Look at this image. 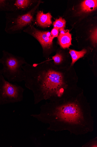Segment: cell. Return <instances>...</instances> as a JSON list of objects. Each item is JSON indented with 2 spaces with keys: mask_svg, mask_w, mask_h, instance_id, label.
<instances>
[{
  "mask_svg": "<svg viewBox=\"0 0 97 147\" xmlns=\"http://www.w3.org/2000/svg\"><path fill=\"white\" fill-rule=\"evenodd\" d=\"M40 109L39 113L31 116L49 125L48 130H66L77 136L85 135L94 130V117L84 92L59 101L47 102Z\"/></svg>",
  "mask_w": 97,
  "mask_h": 147,
  "instance_id": "cell-2",
  "label": "cell"
},
{
  "mask_svg": "<svg viewBox=\"0 0 97 147\" xmlns=\"http://www.w3.org/2000/svg\"><path fill=\"white\" fill-rule=\"evenodd\" d=\"M66 21L61 17L58 19H57L53 22V25L54 28H57L59 30L63 29L65 27L66 24Z\"/></svg>",
  "mask_w": 97,
  "mask_h": 147,
  "instance_id": "cell-13",
  "label": "cell"
},
{
  "mask_svg": "<svg viewBox=\"0 0 97 147\" xmlns=\"http://www.w3.org/2000/svg\"><path fill=\"white\" fill-rule=\"evenodd\" d=\"M60 31V35H62L64 34L66 32H67L68 30H64V28L60 29L59 30Z\"/></svg>",
  "mask_w": 97,
  "mask_h": 147,
  "instance_id": "cell-18",
  "label": "cell"
},
{
  "mask_svg": "<svg viewBox=\"0 0 97 147\" xmlns=\"http://www.w3.org/2000/svg\"><path fill=\"white\" fill-rule=\"evenodd\" d=\"M73 66L59 67L49 61L23 66L25 85L33 92L34 104L44 100L59 101L84 92L78 85V77Z\"/></svg>",
  "mask_w": 97,
  "mask_h": 147,
  "instance_id": "cell-1",
  "label": "cell"
},
{
  "mask_svg": "<svg viewBox=\"0 0 97 147\" xmlns=\"http://www.w3.org/2000/svg\"><path fill=\"white\" fill-rule=\"evenodd\" d=\"M51 18L52 16L49 12L44 14L43 11H39L37 13L36 22L41 27H49L52 23Z\"/></svg>",
  "mask_w": 97,
  "mask_h": 147,
  "instance_id": "cell-8",
  "label": "cell"
},
{
  "mask_svg": "<svg viewBox=\"0 0 97 147\" xmlns=\"http://www.w3.org/2000/svg\"><path fill=\"white\" fill-rule=\"evenodd\" d=\"M24 90L22 86L7 81L0 72V105L21 102Z\"/></svg>",
  "mask_w": 97,
  "mask_h": 147,
  "instance_id": "cell-5",
  "label": "cell"
},
{
  "mask_svg": "<svg viewBox=\"0 0 97 147\" xmlns=\"http://www.w3.org/2000/svg\"><path fill=\"white\" fill-rule=\"evenodd\" d=\"M97 31L96 28L92 32L91 36V40L94 47H95L96 44L97 43Z\"/></svg>",
  "mask_w": 97,
  "mask_h": 147,
  "instance_id": "cell-16",
  "label": "cell"
},
{
  "mask_svg": "<svg viewBox=\"0 0 97 147\" xmlns=\"http://www.w3.org/2000/svg\"><path fill=\"white\" fill-rule=\"evenodd\" d=\"M0 63L3 65L0 72L7 81L11 83L24 81V74L22 67L27 63L23 57L4 50Z\"/></svg>",
  "mask_w": 97,
  "mask_h": 147,
  "instance_id": "cell-3",
  "label": "cell"
},
{
  "mask_svg": "<svg viewBox=\"0 0 97 147\" xmlns=\"http://www.w3.org/2000/svg\"><path fill=\"white\" fill-rule=\"evenodd\" d=\"M58 40L60 45L63 49L68 48L72 45V36L69 30L64 34H59Z\"/></svg>",
  "mask_w": 97,
  "mask_h": 147,
  "instance_id": "cell-9",
  "label": "cell"
},
{
  "mask_svg": "<svg viewBox=\"0 0 97 147\" xmlns=\"http://www.w3.org/2000/svg\"><path fill=\"white\" fill-rule=\"evenodd\" d=\"M82 147H97V137L91 140L89 142L83 145Z\"/></svg>",
  "mask_w": 97,
  "mask_h": 147,
  "instance_id": "cell-15",
  "label": "cell"
},
{
  "mask_svg": "<svg viewBox=\"0 0 97 147\" xmlns=\"http://www.w3.org/2000/svg\"><path fill=\"white\" fill-rule=\"evenodd\" d=\"M97 1L95 0H86L83 1L81 5L82 12L88 13L91 12L96 9Z\"/></svg>",
  "mask_w": 97,
  "mask_h": 147,
  "instance_id": "cell-10",
  "label": "cell"
},
{
  "mask_svg": "<svg viewBox=\"0 0 97 147\" xmlns=\"http://www.w3.org/2000/svg\"><path fill=\"white\" fill-rule=\"evenodd\" d=\"M23 32L34 36L42 47L44 56L48 57L53 49V40L54 38L49 31H42L36 29L32 25L28 26Z\"/></svg>",
  "mask_w": 97,
  "mask_h": 147,
  "instance_id": "cell-6",
  "label": "cell"
},
{
  "mask_svg": "<svg viewBox=\"0 0 97 147\" xmlns=\"http://www.w3.org/2000/svg\"><path fill=\"white\" fill-rule=\"evenodd\" d=\"M0 11L6 12L14 11L13 0H0Z\"/></svg>",
  "mask_w": 97,
  "mask_h": 147,
  "instance_id": "cell-12",
  "label": "cell"
},
{
  "mask_svg": "<svg viewBox=\"0 0 97 147\" xmlns=\"http://www.w3.org/2000/svg\"><path fill=\"white\" fill-rule=\"evenodd\" d=\"M52 58L54 63L57 66L60 65L63 60V56L60 53H57L56 55Z\"/></svg>",
  "mask_w": 97,
  "mask_h": 147,
  "instance_id": "cell-14",
  "label": "cell"
},
{
  "mask_svg": "<svg viewBox=\"0 0 97 147\" xmlns=\"http://www.w3.org/2000/svg\"><path fill=\"white\" fill-rule=\"evenodd\" d=\"M50 32L51 36L54 38L57 37L59 33V29L57 28H54Z\"/></svg>",
  "mask_w": 97,
  "mask_h": 147,
  "instance_id": "cell-17",
  "label": "cell"
},
{
  "mask_svg": "<svg viewBox=\"0 0 97 147\" xmlns=\"http://www.w3.org/2000/svg\"><path fill=\"white\" fill-rule=\"evenodd\" d=\"M39 3L28 11L6 12L5 32L9 34L21 33L28 26L32 25L34 14Z\"/></svg>",
  "mask_w": 97,
  "mask_h": 147,
  "instance_id": "cell-4",
  "label": "cell"
},
{
  "mask_svg": "<svg viewBox=\"0 0 97 147\" xmlns=\"http://www.w3.org/2000/svg\"><path fill=\"white\" fill-rule=\"evenodd\" d=\"M35 2L31 0H13L14 11H29Z\"/></svg>",
  "mask_w": 97,
  "mask_h": 147,
  "instance_id": "cell-7",
  "label": "cell"
},
{
  "mask_svg": "<svg viewBox=\"0 0 97 147\" xmlns=\"http://www.w3.org/2000/svg\"><path fill=\"white\" fill-rule=\"evenodd\" d=\"M87 53V50L83 49L80 51H77L73 50H70L69 53L71 55L72 59L71 66H72L79 59L84 57Z\"/></svg>",
  "mask_w": 97,
  "mask_h": 147,
  "instance_id": "cell-11",
  "label": "cell"
}]
</instances>
